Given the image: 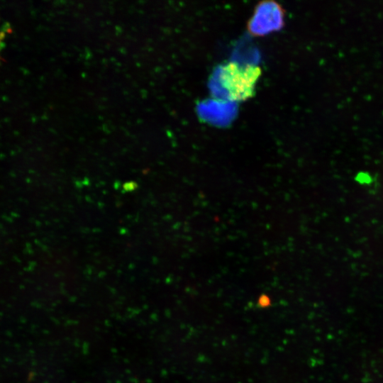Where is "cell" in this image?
<instances>
[{"label":"cell","mask_w":383,"mask_h":383,"mask_svg":"<svg viewBox=\"0 0 383 383\" xmlns=\"http://www.w3.org/2000/svg\"><path fill=\"white\" fill-rule=\"evenodd\" d=\"M260 74L257 65L229 62L221 69L219 82L230 100L243 101L252 96Z\"/></svg>","instance_id":"1"},{"label":"cell","mask_w":383,"mask_h":383,"mask_svg":"<svg viewBox=\"0 0 383 383\" xmlns=\"http://www.w3.org/2000/svg\"><path fill=\"white\" fill-rule=\"evenodd\" d=\"M284 23L282 6L274 1H262L248 21V30L253 35L261 36L281 29Z\"/></svg>","instance_id":"2"},{"label":"cell","mask_w":383,"mask_h":383,"mask_svg":"<svg viewBox=\"0 0 383 383\" xmlns=\"http://www.w3.org/2000/svg\"><path fill=\"white\" fill-rule=\"evenodd\" d=\"M5 35H6L5 28L4 27H2V26H1V24L0 23V53H1V49H2L3 41L4 40Z\"/></svg>","instance_id":"3"}]
</instances>
